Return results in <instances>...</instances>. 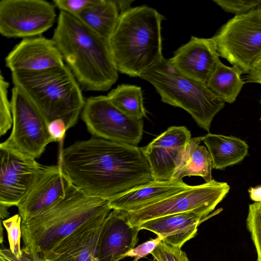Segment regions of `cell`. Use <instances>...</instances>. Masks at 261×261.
Here are the masks:
<instances>
[{
	"label": "cell",
	"mask_w": 261,
	"mask_h": 261,
	"mask_svg": "<svg viewBox=\"0 0 261 261\" xmlns=\"http://www.w3.org/2000/svg\"><path fill=\"white\" fill-rule=\"evenodd\" d=\"M59 165L73 185L108 200L154 180L141 147L95 137L62 149Z\"/></svg>",
	"instance_id": "1"
},
{
	"label": "cell",
	"mask_w": 261,
	"mask_h": 261,
	"mask_svg": "<svg viewBox=\"0 0 261 261\" xmlns=\"http://www.w3.org/2000/svg\"><path fill=\"white\" fill-rule=\"evenodd\" d=\"M115 2L121 13L130 8V4L133 1H115Z\"/></svg>",
	"instance_id": "37"
},
{
	"label": "cell",
	"mask_w": 261,
	"mask_h": 261,
	"mask_svg": "<svg viewBox=\"0 0 261 261\" xmlns=\"http://www.w3.org/2000/svg\"><path fill=\"white\" fill-rule=\"evenodd\" d=\"M204 136L191 138L179 154L172 179L182 180L187 176H199L209 182L212 180L211 154L203 145H200Z\"/></svg>",
	"instance_id": "21"
},
{
	"label": "cell",
	"mask_w": 261,
	"mask_h": 261,
	"mask_svg": "<svg viewBox=\"0 0 261 261\" xmlns=\"http://www.w3.org/2000/svg\"><path fill=\"white\" fill-rule=\"evenodd\" d=\"M0 158V205L17 206L44 166L1 143Z\"/></svg>",
	"instance_id": "12"
},
{
	"label": "cell",
	"mask_w": 261,
	"mask_h": 261,
	"mask_svg": "<svg viewBox=\"0 0 261 261\" xmlns=\"http://www.w3.org/2000/svg\"><path fill=\"white\" fill-rule=\"evenodd\" d=\"M242 70L237 66L228 67L220 60L207 82V87L225 102L235 101L245 82Z\"/></svg>",
	"instance_id": "24"
},
{
	"label": "cell",
	"mask_w": 261,
	"mask_h": 261,
	"mask_svg": "<svg viewBox=\"0 0 261 261\" xmlns=\"http://www.w3.org/2000/svg\"><path fill=\"white\" fill-rule=\"evenodd\" d=\"M120 14L115 0H94L76 18L109 41L117 26Z\"/></svg>",
	"instance_id": "23"
},
{
	"label": "cell",
	"mask_w": 261,
	"mask_h": 261,
	"mask_svg": "<svg viewBox=\"0 0 261 261\" xmlns=\"http://www.w3.org/2000/svg\"><path fill=\"white\" fill-rule=\"evenodd\" d=\"M8 208H9L6 206L0 205V216L1 220L7 218L9 216V214L8 211Z\"/></svg>",
	"instance_id": "38"
},
{
	"label": "cell",
	"mask_w": 261,
	"mask_h": 261,
	"mask_svg": "<svg viewBox=\"0 0 261 261\" xmlns=\"http://www.w3.org/2000/svg\"><path fill=\"white\" fill-rule=\"evenodd\" d=\"M164 16L146 5L120 13L109 43L118 72L139 77L163 58L162 22Z\"/></svg>",
	"instance_id": "4"
},
{
	"label": "cell",
	"mask_w": 261,
	"mask_h": 261,
	"mask_svg": "<svg viewBox=\"0 0 261 261\" xmlns=\"http://www.w3.org/2000/svg\"><path fill=\"white\" fill-rule=\"evenodd\" d=\"M155 261H190L181 248L173 246L163 240L151 252Z\"/></svg>",
	"instance_id": "29"
},
{
	"label": "cell",
	"mask_w": 261,
	"mask_h": 261,
	"mask_svg": "<svg viewBox=\"0 0 261 261\" xmlns=\"http://www.w3.org/2000/svg\"><path fill=\"white\" fill-rule=\"evenodd\" d=\"M108 215L101 216L80 227L62 241L45 261H95L98 239Z\"/></svg>",
	"instance_id": "18"
},
{
	"label": "cell",
	"mask_w": 261,
	"mask_h": 261,
	"mask_svg": "<svg viewBox=\"0 0 261 261\" xmlns=\"http://www.w3.org/2000/svg\"><path fill=\"white\" fill-rule=\"evenodd\" d=\"M19 88L40 111L48 124L60 119L67 129L77 123L85 103L80 85L67 65L39 71L11 72Z\"/></svg>",
	"instance_id": "5"
},
{
	"label": "cell",
	"mask_w": 261,
	"mask_h": 261,
	"mask_svg": "<svg viewBox=\"0 0 261 261\" xmlns=\"http://www.w3.org/2000/svg\"><path fill=\"white\" fill-rule=\"evenodd\" d=\"M203 218L194 213L173 214L147 221L138 227L150 231L167 243L179 248L194 238Z\"/></svg>",
	"instance_id": "20"
},
{
	"label": "cell",
	"mask_w": 261,
	"mask_h": 261,
	"mask_svg": "<svg viewBox=\"0 0 261 261\" xmlns=\"http://www.w3.org/2000/svg\"><path fill=\"white\" fill-rule=\"evenodd\" d=\"M229 190L227 182L212 179L201 185L191 186L158 202L126 212L134 226L159 217L183 213H194L203 219L225 197Z\"/></svg>",
	"instance_id": "8"
},
{
	"label": "cell",
	"mask_w": 261,
	"mask_h": 261,
	"mask_svg": "<svg viewBox=\"0 0 261 261\" xmlns=\"http://www.w3.org/2000/svg\"><path fill=\"white\" fill-rule=\"evenodd\" d=\"M60 166H44L17 205L22 221L45 212L65 195L72 185Z\"/></svg>",
	"instance_id": "13"
},
{
	"label": "cell",
	"mask_w": 261,
	"mask_h": 261,
	"mask_svg": "<svg viewBox=\"0 0 261 261\" xmlns=\"http://www.w3.org/2000/svg\"><path fill=\"white\" fill-rule=\"evenodd\" d=\"M212 39L219 57L248 74L261 58V7L235 15Z\"/></svg>",
	"instance_id": "7"
},
{
	"label": "cell",
	"mask_w": 261,
	"mask_h": 261,
	"mask_svg": "<svg viewBox=\"0 0 261 261\" xmlns=\"http://www.w3.org/2000/svg\"><path fill=\"white\" fill-rule=\"evenodd\" d=\"M107 96L118 109L127 116L138 120L147 117L141 87L121 84L112 90Z\"/></svg>",
	"instance_id": "25"
},
{
	"label": "cell",
	"mask_w": 261,
	"mask_h": 261,
	"mask_svg": "<svg viewBox=\"0 0 261 261\" xmlns=\"http://www.w3.org/2000/svg\"><path fill=\"white\" fill-rule=\"evenodd\" d=\"M168 60L184 75L206 84L220 59L212 38L192 36Z\"/></svg>",
	"instance_id": "16"
},
{
	"label": "cell",
	"mask_w": 261,
	"mask_h": 261,
	"mask_svg": "<svg viewBox=\"0 0 261 261\" xmlns=\"http://www.w3.org/2000/svg\"><path fill=\"white\" fill-rule=\"evenodd\" d=\"M161 240L162 239L158 237L155 239L147 241L128 251L124 257H134L135 259L133 261H138L139 259L151 254Z\"/></svg>",
	"instance_id": "32"
},
{
	"label": "cell",
	"mask_w": 261,
	"mask_h": 261,
	"mask_svg": "<svg viewBox=\"0 0 261 261\" xmlns=\"http://www.w3.org/2000/svg\"><path fill=\"white\" fill-rule=\"evenodd\" d=\"M225 11L239 15L246 13L261 5V0H213Z\"/></svg>",
	"instance_id": "30"
},
{
	"label": "cell",
	"mask_w": 261,
	"mask_h": 261,
	"mask_svg": "<svg viewBox=\"0 0 261 261\" xmlns=\"http://www.w3.org/2000/svg\"><path fill=\"white\" fill-rule=\"evenodd\" d=\"M52 39L84 90L106 91L117 82L109 41L76 17L60 11Z\"/></svg>",
	"instance_id": "2"
},
{
	"label": "cell",
	"mask_w": 261,
	"mask_h": 261,
	"mask_svg": "<svg viewBox=\"0 0 261 261\" xmlns=\"http://www.w3.org/2000/svg\"><path fill=\"white\" fill-rule=\"evenodd\" d=\"M191 139L187 127L172 126L141 147L154 180L172 179L177 159Z\"/></svg>",
	"instance_id": "14"
},
{
	"label": "cell",
	"mask_w": 261,
	"mask_h": 261,
	"mask_svg": "<svg viewBox=\"0 0 261 261\" xmlns=\"http://www.w3.org/2000/svg\"><path fill=\"white\" fill-rule=\"evenodd\" d=\"M55 8L44 0H1L0 33L9 38L40 36L54 25Z\"/></svg>",
	"instance_id": "11"
},
{
	"label": "cell",
	"mask_w": 261,
	"mask_h": 261,
	"mask_svg": "<svg viewBox=\"0 0 261 261\" xmlns=\"http://www.w3.org/2000/svg\"><path fill=\"white\" fill-rule=\"evenodd\" d=\"M67 130L65 123L60 119L54 120L48 124V131L53 142H61Z\"/></svg>",
	"instance_id": "33"
},
{
	"label": "cell",
	"mask_w": 261,
	"mask_h": 261,
	"mask_svg": "<svg viewBox=\"0 0 261 261\" xmlns=\"http://www.w3.org/2000/svg\"><path fill=\"white\" fill-rule=\"evenodd\" d=\"M139 77L154 87L162 102L182 108L208 133L214 117L225 106L206 84L184 75L164 57Z\"/></svg>",
	"instance_id": "6"
},
{
	"label": "cell",
	"mask_w": 261,
	"mask_h": 261,
	"mask_svg": "<svg viewBox=\"0 0 261 261\" xmlns=\"http://www.w3.org/2000/svg\"><path fill=\"white\" fill-rule=\"evenodd\" d=\"M22 220L21 216L18 214L2 221L7 231L10 250L18 260L22 255L20 248Z\"/></svg>",
	"instance_id": "28"
},
{
	"label": "cell",
	"mask_w": 261,
	"mask_h": 261,
	"mask_svg": "<svg viewBox=\"0 0 261 261\" xmlns=\"http://www.w3.org/2000/svg\"><path fill=\"white\" fill-rule=\"evenodd\" d=\"M140 229L133 226L126 212L112 210L103 223L95 261H119L138 243Z\"/></svg>",
	"instance_id": "15"
},
{
	"label": "cell",
	"mask_w": 261,
	"mask_h": 261,
	"mask_svg": "<svg viewBox=\"0 0 261 261\" xmlns=\"http://www.w3.org/2000/svg\"><path fill=\"white\" fill-rule=\"evenodd\" d=\"M260 121H261V118H260Z\"/></svg>",
	"instance_id": "40"
},
{
	"label": "cell",
	"mask_w": 261,
	"mask_h": 261,
	"mask_svg": "<svg viewBox=\"0 0 261 261\" xmlns=\"http://www.w3.org/2000/svg\"><path fill=\"white\" fill-rule=\"evenodd\" d=\"M251 199L255 202H261V186L250 187L248 189Z\"/></svg>",
	"instance_id": "35"
},
{
	"label": "cell",
	"mask_w": 261,
	"mask_h": 261,
	"mask_svg": "<svg viewBox=\"0 0 261 261\" xmlns=\"http://www.w3.org/2000/svg\"><path fill=\"white\" fill-rule=\"evenodd\" d=\"M260 7H261V5H260Z\"/></svg>",
	"instance_id": "41"
},
{
	"label": "cell",
	"mask_w": 261,
	"mask_h": 261,
	"mask_svg": "<svg viewBox=\"0 0 261 261\" xmlns=\"http://www.w3.org/2000/svg\"><path fill=\"white\" fill-rule=\"evenodd\" d=\"M211 154L213 168L222 170L241 162L248 154L247 143L232 136L208 133L203 140Z\"/></svg>",
	"instance_id": "22"
},
{
	"label": "cell",
	"mask_w": 261,
	"mask_h": 261,
	"mask_svg": "<svg viewBox=\"0 0 261 261\" xmlns=\"http://www.w3.org/2000/svg\"><path fill=\"white\" fill-rule=\"evenodd\" d=\"M81 115L93 137L134 146L142 138L143 119L127 116L107 96L87 98Z\"/></svg>",
	"instance_id": "10"
},
{
	"label": "cell",
	"mask_w": 261,
	"mask_h": 261,
	"mask_svg": "<svg viewBox=\"0 0 261 261\" xmlns=\"http://www.w3.org/2000/svg\"><path fill=\"white\" fill-rule=\"evenodd\" d=\"M190 186L182 180H153L114 196L108 200L109 204L112 210L133 211L167 198Z\"/></svg>",
	"instance_id": "19"
},
{
	"label": "cell",
	"mask_w": 261,
	"mask_h": 261,
	"mask_svg": "<svg viewBox=\"0 0 261 261\" xmlns=\"http://www.w3.org/2000/svg\"><path fill=\"white\" fill-rule=\"evenodd\" d=\"M5 64L11 72L39 71L65 65L53 39L41 36L23 38L6 56Z\"/></svg>",
	"instance_id": "17"
},
{
	"label": "cell",
	"mask_w": 261,
	"mask_h": 261,
	"mask_svg": "<svg viewBox=\"0 0 261 261\" xmlns=\"http://www.w3.org/2000/svg\"><path fill=\"white\" fill-rule=\"evenodd\" d=\"M9 83L2 72L0 75V136L6 134L13 125L11 101L8 99Z\"/></svg>",
	"instance_id": "27"
},
{
	"label": "cell",
	"mask_w": 261,
	"mask_h": 261,
	"mask_svg": "<svg viewBox=\"0 0 261 261\" xmlns=\"http://www.w3.org/2000/svg\"><path fill=\"white\" fill-rule=\"evenodd\" d=\"M0 261H18L10 249L0 250Z\"/></svg>",
	"instance_id": "36"
},
{
	"label": "cell",
	"mask_w": 261,
	"mask_h": 261,
	"mask_svg": "<svg viewBox=\"0 0 261 261\" xmlns=\"http://www.w3.org/2000/svg\"><path fill=\"white\" fill-rule=\"evenodd\" d=\"M18 261H36L25 253L22 252V255Z\"/></svg>",
	"instance_id": "39"
},
{
	"label": "cell",
	"mask_w": 261,
	"mask_h": 261,
	"mask_svg": "<svg viewBox=\"0 0 261 261\" xmlns=\"http://www.w3.org/2000/svg\"><path fill=\"white\" fill-rule=\"evenodd\" d=\"M112 211L109 201L87 195L72 185L45 212L21 222V251L36 261L47 256L64 239L86 223Z\"/></svg>",
	"instance_id": "3"
},
{
	"label": "cell",
	"mask_w": 261,
	"mask_h": 261,
	"mask_svg": "<svg viewBox=\"0 0 261 261\" xmlns=\"http://www.w3.org/2000/svg\"><path fill=\"white\" fill-rule=\"evenodd\" d=\"M94 0H54L53 3L60 11L77 17Z\"/></svg>",
	"instance_id": "31"
},
{
	"label": "cell",
	"mask_w": 261,
	"mask_h": 261,
	"mask_svg": "<svg viewBox=\"0 0 261 261\" xmlns=\"http://www.w3.org/2000/svg\"><path fill=\"white\" fill-rule=\"evenodd\" d=\"M12 129L2 144L35 159L53 142L48 123L38 109L18 87L12 89Z\"/></svg>",
	"instance_id": "9"
},
{
	"label": "cell",
	"mask_w": 261,
	"mask_h": 261,
	"mask_svg": "<svg viewBox=\"0 0 261 261\" xmlns=\"http://www.w3.org/2000/svg\"><path fill=\"white\" fill-rule=\"evenodd\" d=\"M246 225L257 252L256 261H261V202L249 205Z\"/></svg>",
	"instance_id": "26"
},
{
	"label": "cell",
	"mask_w": 261,
	"mask_h": 261,
	"mask_svg": "<svg viewBox=\"0 0 261 261\" xmlns=\"http://www.w3.org/2000/svg\"><path fill=\"white\" fill-rule=\"evenodd\" d=\"M246 82L261 84V58L247 74Z\"/></svg>",
	"instance_id": "34"
}]
</instances>
